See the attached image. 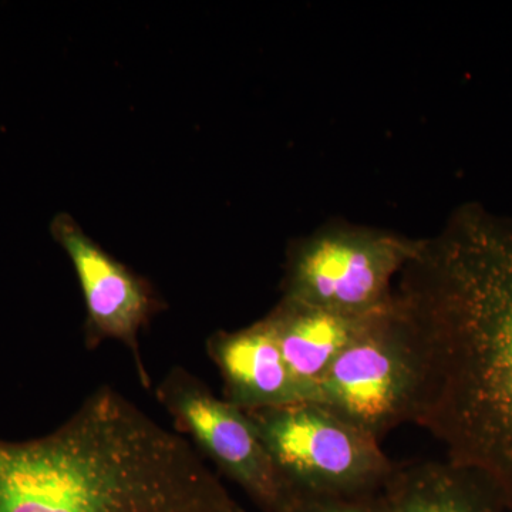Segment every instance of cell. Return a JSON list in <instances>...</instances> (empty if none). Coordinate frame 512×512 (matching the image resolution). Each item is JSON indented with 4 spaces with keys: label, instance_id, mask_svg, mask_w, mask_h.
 <instances>
[{
    "label": "cell",
    "instance_id": "obj_1",
    "mask_svg": "<svg viewBox=\"0 0 512 512\" xmlns=\"http://www.w3.org/2000/svg\"><path fill=\"white\" fill-rule=\"evenodd\" d=\"M396 298L423 355L414 424L490 478L512 512V217L458 208L421 239Z\"/></svg>",
    "mask_w": 512,
    "mask_h": 512
},
{
    "label": "cell",
    "instance_id": "obj_2",
    "mask_svg": "<svg viewBox=\"0 0 512 512\" xmlns=\"http://www.w3.org/2000/svg\"><path fill=\"white\" fill-rule=\"evenodd\" d=\"M235 505L190 441L109 386L45 436L0 437V512H228Z\"/></svg>",
    "mask_w": 512,
    "mask_h": 512
},
{
    "label": "cell",
    "instance_id": "obj_3",
    "mask_svg": "<svg viewBox=\"0 0 512 512\" xmlns=\"http://www.w3.org/2000/svg\"><path fill=\"white\" fill-rule=\"evenodd\" d=\"M424 384L419 340L394 293L328 367L318 403L373 439L416 423Z\"/></svg>",
    "mask_w": 512,
    "mask_h": 512
},
{
    "label": "cell",
    "instance_id": "obj_4",
    "mask_svg": "<svg viewBox=\"0 0 512 512\" xmlns=\"http://www.w3.org/2000/svg\"><path fill=\"white\" fill-rule=\"evenodd\" d=\"M245 413L264 441L292 505L322 495L383 491L396 466L379 441L322 404L301 402Z\"/></svg>",
    "mask_w": 512,
    "mask_h": 512
},
{
    "label": "cell",
    "instance_id": "obj_5",
    "mask_svg": "<svg viewBox=\"0 0 512 512\" xmlns=\"http://www.w3.org/2000/svg\"><path fill=\"white\" fill-rule=\"evenodd\" d=\"M419 244L382 229L320 228L289 249L282 299L348 315L379 311L393 301V281Z\"/></svg>",
    "mask_w": 512,
    "mask_h": 512
},
{
    "label": "cell",
    "instance_id": "obj_6",
    "mask_svg": "<svg viewBox=\"0 0 512 512\" xmlns=\"http://www.w3.org/2000/svg\"><path fill=\"white\" fill-rule=\"evenodd\" d=\"M156 396L191 446L234 481L265 512H288L291 497L274 461L244 410L215 396L184 367H173Z\"/></svg>",
    "mask_w": 512,
    "mask_h": 512
},
{
    "label": "cell",
    "instance_id": "obj_7",
    "mask_svg": "<svg viewBox=\"0 0 512 512\" xmlns=\"http://www.w3.org/2000/svg\"><path fill=\"white\" fill-rule=\"evenodd\" d=\"M50 234L69 256L82 288L86 348L97 349L107 340L126 346L136 362L141 384L150 387L140 352V333L163 308L156 289L94 242L69 214L56 215Z\"/></svg>",
    "mask_w": 512,
    "mask_h": 512
},
{
    "label": "cell",
    "instance_id": "obj_8",
    "mask_svg": "<svg viewBox=\"0 0 512 512\" xmlns=\"http://www.w3.org/2000/svg\"><path fill=\"white\" fill-rule=\"evenodd\" d=\"M207 352L220 372L222 397L244 412L311 402L266 318L234 332L214 333Z\"/></svg>",
    "mask_w": 512,
    "mask_h": 512
},
{
    "label": "cell",
    "instance_id": "obj_9",
    "mask_svg": "<svg viewBox=\"0 0 512 512\" xmlns=\"http://www.w3.org/2000/svg\"><path fill=\"white\" fill-rule=\"evenodd\" d=\"M382 309L348 315L281 299L265 318L293 376L309 400L318 403L319 382L328 367Z\"/></svg>",
    "mask_w": 512,
    "mask_h": 512
},
{
    "label": "cell",
    "instance_id": "obj_10",
    "mask_svg": "<svg viewBox=\"0 0 512 512\" xmlns=\"http://www.w3.org/2000/svg\"><path fill=\"white\" fill-rule=\"evenodd\" d=\"M383 494L389 512H510L490 478L448 458L394 466Z\"/></svg>",
    "mask_w": 512,
    "mask_h": 512
},
{
    "label": "cell",
    "instance_id": "obj_11",
    "mask_svg": "<svg viewBox=\"0 0 512 512\" xmlns=\"http://www.w3.org/2000/svg\"><path fill=\"white\" fill-rule=\"evenodd\" d=\"M289 512H389L383 491L322 495L296 501Z\"/></svg>",
    "mask_w": 512,
    "mask_h": 512
},
{
    "label": "cell",
    "instance_id": "obj_12",
    "mask_svg": "<svg viewBox=\"0 0 512 512\" xmlns=\"http://www.w3.org/2000/svg\"><path fill=\"white\" fill-rule=\"evenodd\" d=\"M228 512H244V510H242V508L237 504L234 508H232V510H229Z\"/></svg>",
    "mask_w": 512,
    "mask_h": 512
}]
</instances>
